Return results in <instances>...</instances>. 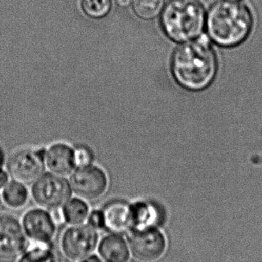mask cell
Listing matches in <instances>:
<instances>
[{
  "label": "cell",
  "instance_id": "cell-7",
  "mask_svg": "<svg viewBox=\"0 0 262 262\" xmlns=\"http://www.w3.org/2000/svg\"><path fill=\"white\" fill-rule=\"evenodd\" d=\"M20 222L29 241L48 244L54 243L58 232V223L51 211L42 207L29 209L23 214Z\"/></svg>",
  "mask_w": 262,
  "mask_h": 262
},
{
  "label": "cell",
  "instance_id": "cell-5",
  "mask_svg": "<svg viewBox=\"0 0 262 262\" xmlns=\"http://www.w3.org/2000/svg\"><path fill=\"white\" fill-rule=\"evenodd\" d=\"M132 258L139 262H156L166 255L168 238L158 226L131 230L126 235Z\"/></svg>",
  "mask_w": 262,
  "mask_h": 262
},
{
  "label": "cell",
  "instance_id": "cell-13",
  "mask_svg": "<svg viewBox=\"0 0 262 262\" xmlns=\"http://www.w3.org/2000/svg\"><path fill=\"white\" fill-rule=\"evenodd\" d=\"M130 209L132 220L131 230L153 226L161 228L163 226L164 219L163 212L155 203L149 201H137L130 204Z\"/></svg>",
  "mask_w": 262,
  "mask_h": 262
},
{
  "label": "cell",
  "instance_id": "cell-19",
  "mask_svg": "<svg viewBox=\"0 0 262 262\" xmlns=\"http://www.w3.org/2000/svg\"><path fill=\"white\" fill-rule=\"evenodd\" d=\"M82 7L91 18H101L109 14L112 8L111 0H83Z\"/></svg>",
  "mask_w": 262,
  "mask_h": 262
},
{
  "label": "cell",
  "instance_id": "cell-25",
  "mask_svg": "<svg viewBox=\"0 0 262 262\" xmlns=\"http://www.w3.org/2000/svg\"><path fill=\"white\" fill-rule=\"evenodd\" d=\"M0 164H1V155H0Z\"/></svg>",
  "mask_w": 262,
  "mask_h": 262
},
{
  "label": "cell",
  "instance_id": "cell-3",
  "mask_svg": "<svg viewBox=\"0 0 262 262\" xmlns=\"http://www.w3.org/2000/svg\"><path fill=\"white\" fill-rule=\"evenodd\" d=\"M161 13L163 32L175 42L196 39L206 29L207 12L199 0H169Z\"/></svg>",
  "mask_w": 262,
  "mask_h": 262
},
{
  "label": "cell",
  "instance_id": "cell-6",
  "mask_svg": "<svg viewBox=\"0 0 262 262\" xmlns=\"http://www.w3.org/2000/svg\"><path fill=\"white\" fill-rule=\"evenodd\" d=\"M71 187L66 180L56 175L40 177L32 189L34 201L48 210L61 209L70 199Z\"/></svg>",
  "mask_w": 262,
  "mask_h": 262
},
{
  "label": "cell",
  "instance_id": "cell-1",
  "mask_svg": "<svg viewBox=\"0 0 262 262\" xmlns=\"http://www.w3.org/2000/svg\"><path fill=\"white\" fill-rule=\"evenodd\" d=\"M172 75L176 82L189 91H201L210 85L216 75V53L205 36L182 43L173 55Z\"/></svg>",
  "mask_w": 262,
  "mask_h": 262
},
{
  "label": "cell",
  "instance_id": "cell-2",
  "mask_svg": "<svg viewBox=\"0 0 262 262\" xmlns=\"http://www.w3.org/2000/svg\"><path fill=\"white\" fill-rule=\"evenodd\" d=\"M253 25L252 11L240 1L220 0L211 6L206 15L208 36L221 47H235L244 42Z\"/></svg>",
  "mask_w": 262,
  "mask_h": 262
},
{
  "label": "cell",
  "instance_id": "cell-23",
  "mask_svg": "<svg viewBox=\"0 0 262 262\" xmlns=\"http://www.w3.org/2000/svg\"><path fill=\"white\" fill-rule=\"evenodd\" d=\"M8 181L7 174L3 171L0 170V188L6 186Z\"/></svg>",
  "mask_w": 262,
  "mask_h": 262
},
{
  "label": "cell",
  "instance_id": "cell-18",
  "mask_svg": "<svg viewBox=\"0 0 262 262\" xmlns=\"http://www.w3.org/2000/svg\"><path fill=\"white\" fill-rule=\"evenodd\" d=\"M163 7V0H133L134 11L143 19H153L161 13Z\"/></svg>",
  "mask_w": 262,
  "mask_h": 262
},
{
  "label": "cell",
  "instance_id": "cell-15",
  "mask_svg": "<svg viewBox=\"0 0 262 262\" xmlns=\"http://www.w3.org/2000/svg\"><path fill=\"white\" fill-rule=\"evenodd\" d=\"M15 262H59L53 243L29 241Z\"/></svg>",
  "mask_w": 262,
  "mask_h": 262
},
{
  "label": "cell",
  "instance_id": "cell-12",
  "mask_svg": "<svg viewBox=\"0 0 262 262\" xmlns=\"http://www.w3.org/2000/svg\"><path fill=\"white\" fill-rule=\"evenodd\" d=\"M106 229L105 232H116L126 235L132 229L130 204L115 200L103 208Z\"/></svg>",
  "mask_w": 262,
  "mask_h": 262
},
{
  "label": "cell",
  "instance_id": "cell-10",
  "mask_svg": "<svg viewBox=\"0 0 262 262\" xmlns=\"http://www.w3.org/2000/svg\"><path fill=\"white\" fill-rule=\"evenodd\" d=\"M42 151L23 150L14 154L8 163L9 173L15 181L31 183L36 181L43 172Z\"/></svg>",
  "mask_w": 262,
  "mask_h": 262
},
{
  "label": "cell",
  "instance_id": "cell-4",
  "mask_svg": "<svg viewBox=\"0 0 262 262\" xmlns=\"http://www.w3.org/2000/svg\"><path fill=\"white\" fill-rule=\"evenodd\" d=\"M100 232L86 224L67 226L59 237L58 246L66 259L76 262L96 252Z\"/></svg>",
  "mask_w": 262,
  "mask_h": 262
},
{
  "label": "cell",
  "instance_id": "cell-21",
  "mask_svg": "<svg viewBox=\"0 0 262 262\" xmlns=\"http://www.w3.org/2000/svg\"><path fill=\"white\" fill-rule=\"evenodd\" d=\"M92 160V156L90 151L86 148H78L74 152V162L75 166L83 168L89 166Z\"/></svg>",
  "mask_w": 262,
  "mask_h": 262
},
{
  "label": "cell",
  "instance_id": "cell-9",
  "mask_svg": "<svg viewBox=\"0 0 262 262\" xmlns=\"http://www.w3.org/2000/svg\"><path fill=\"white\" fill-rule=\"evenodd\" d=\"M107 180L104 172L96 167L80 168L72 175L71 188L80 198L94 200L106 192Z\"/></svg>",
  "mask_w": 262,
  "mask_h": 262
},
{
  "label": "cell",
  "instance_id": "cell-8",
  "mask_svg": "<svg viewBox=\"0 0 262 262\" xmlns=\"http://www.w3.org/2000/svg\"><path fill=\"white\" fill-rule=\"evenodd\" d=\"M28 243L19 219L11 214H0V259H16Z\"/></svg>",
  "mask_w": 262,
  "mask_h": 262
},
{
  "label": "cell",
  "instance_id": "cell-11",
  "mask_svg": "<svg viewBox=\"0 0 262 262\" xmlns=\"http://www.w3.org/2000/svg\"><path fill=\"white\" fill-rule=\"evenodd\" d=\"M96 253L105 262H129L130 248L126 235L106 232L100 236Z\"/></svg>",
  "mask_w": 262,
  "mask_h": 262
},
{
  "label": "cell",
  "instance_id": "cell-26",
  "mask_svg": "<svg viewBox=\"0 0 262 262\" xmlns=\"http://www.w3.org/2000/svg\"><path fill=\"white\" fill-rule=\"evenodd\" d=\"M233 1H241V0H233Z\"/></svg>",
  "mask_w": 262,
  "mask_h": 262
},
{
  "label": "cell",
  "instance_id": "cell-24",
  "mask_svg": "<svg viewBox=\"0 0 262 262\" xmlns=\"http://www.w3.org/2000/svg\"><path fill=\"white\" fill-rule=\"evenodd\" d=\"M115 1H116L117 4L118 6L126 7V6H129L132 3V0H115Z\"/></svg>",
  "mask_w": 262,
  "mask_h": 262
},
{
  "label": "cell",
  "instance_id": "cell-14",
  "mask_svg": "<svg viewBox=\"0 0 262 262\" xmlns=\"http://www.w3.org/2000/svg\"><path fill=\"white\" fill-rule=\"evenodd\" d=\"M46 160L48 168L60 175L69 174L75 166L74 152L66 145L57 144L51 147L46 154Z\"/></svg>",
  "mask_w": 262,
  "mask_h": 262
},
{
  "label": "cell",
  "instance_id": "cell-17",
  "mask_svg": "<svg viewBox=\"0 0 262 262\" xmlns=\"http://www.w3.org/2000/svg\"><path fill=\"white\" fill-rule=\"evenodd\" d=\"M2 198L6 206L12 209H20L28 201V191L23 183L12 181L4 186Z\"/></svg>",
  "mask_w": 262,
  "mask_h": 262
},
{
  "label": "cell",
  "instance_id": "cell-20",
  "mask_svg": "<svg viewBox=\"0 0 262 262\" xmlns=\"http://www.w3.org/2000/svg\"><path fill=\"white\" fill-rule=\"evenodd\" d=\"M86 223L89 225L90 227H92V229L99 232L100 233L102 232H105L106 224H105L103 209H95L90 210Z\"/></svg>",
  "mask_w": 262,
  "mask_h": 262
},
{
  "label": "cell",
  "instance_id": "cell-22",
  "mask_svg": "<svg viewBox=\"0 0 262 262\" xmlns=\"http://www.w3.org/2000/svg\"><path fill=\"white\" fill-rule=\"evenodd\" d=\"M76 262H105L100 258L99 255L95 252V253L91 254V255H87L84 258H81Z\"/></svg>",
  "mask_w": 262,
  "mask_h": 262
},
{
  "label": "cell",
  "instance_id": "cell-16",
  "mask_svg": "<svg viewBox=\"0 0 262 262\" xmlns=\"http://www.w3.org/2000/svg\"><path fill=\"white\" fill-rule=\"evenodd\" d=\"M63 223L67 226L86 223L90 209L85 200L77 198L69 199L61 208Z\"/></svg>",
  "mask_w": 262,
  "mask_h": 262
}]
</instances>
